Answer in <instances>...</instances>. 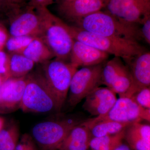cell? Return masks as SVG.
I'll return each instance as SVG.
<instances>
[{"mask_svg": "<svg viewBox=\"0 0 150 150\" xmlns=\"http://www.w3.org/2000/svg\"><path fill=\"white\" fill-rule=\"evenodd\" d=\"M103 64L83 67L73 75L69 89L68 102L74 107L89 93L102 84Z\"/></svg>", "mask_w": 150, "mask_h": 150, "instance_id": "7", "label": "cell"}, {"mask_svg": "<svg viewBox=\"0 0 150 150\" xmlns=\"http://www.w3.org/2000/svg\"><path fill=\"white\" fill-rule=\"evenodd\" d=\"M71 1V0H61V1Z\"/></svg>", "mask_w": 150, "mask_h": 150, "instance_id": "35", "label": "cell"}, {"mask_svg": "<svg viewBox=\"0 0 150 150\" xmlns=\"http://www.w3.org/2000/svg\"><path fill=\"white\" fill-rule=\"evenodd\" d=\"M34 38L30 36H12L7 40L6 46L10 52L21 54Z\"/></svg>", "mask_w": 150, "mask_h": 150, "instance_id": "24", "label": "cell"}, {"mask_svg": "<svg viewBox=\"0 0 150 150\" xmlns=\"http://www.w3.org/2000/svg\"><path fill=\"white\" fill-rule=\"evenodd\" d=\"M21 0H4L5 2L7 3L8 4L10 5H14L15 4H18V3L21 1Z\"/></svg>", "mask_w": 150, "mask_h": 150, "instance_id": "32", "label": "cell"}, {"mask_svg": "<svg viewBox=\"0 0 150 150\" xmlns=\"http://www.w3.org/2000/svg\"><path fill=\"white\" fill-rule=\"evenodd\" d=\"M114 150H132L128 144L123 143Z\"/></svg>", "mask_w": 150, "mask_h": 150, "instance_id": "31", "label": "cell"}, {"mask_svg": "<svg viewBox=\"0 0 150 150\" xmlns=\"http://www.w3.org/2000/svg\"><path fill=\"white\" fill-rule=\"evenodd\" d=\"M124 140L133 150H150V126L141 122L129 124L124 129Z\"/></svg>", "mask_w": 150, "mask_h": 150, "instance_id": "16", "label": "cell"}, {"mask_svg": "<svg viewBox=\"0 0 150 150\" xmlns=\"http://www.w3.org/2000/svg\"><path fill=\"white\" fill-rule=\"evenodd\" d=\"M109 0H71L61 1L60 13L71 21L76 23L91 14L105 8Z\"/></svg>", "mask_w": 150, "mask_h": 150, "instance_id": "11", "label": "cell"}, {"mask_svg": "<svg viewBox=\"0 0 150 150\" xmlns=\"http://www.w3.org/2000/svg\"><path fill=\"white\" fill-rule=\"evenodd\" d=\"M29 10L18 16L12 22L10 33L12 36H30L39 37L41 33V23L37 12Z\"/></svg>", "mask_w": 150, "mask_h": 150, "instance_id": "15", "label": "cell"}, {"mask_svg": "<svg viewBox=\"0 0 150 150\" xmlns=\"http://www.w3.org/2000/svg\"><path fill=\"white\" fill-rule=\"evenodd\" d=\"M85 98L84 110L96 116L107 113L117 99L115 93L107 87L96 88Z\"/></svg>", "mask_w": 150, "mask_h": 150, "instance_id": "13", "label": "cell"}, {"mask_svg": "<svg viewBox=\"0 0 150 150\" xmlns=\"http://www.w3.org/2000/svg\"><path fill=\"white\" fill-rule=\"evenodd\" d=\"M14 150H37L35 142L31 136L25 134L22 136Z\"/></svg>", "mask_w": 150, "mask_h": 150, "instance_id": "26", "label": "cell"}, {"mask_svg": "<svg viewBox=\"0 0 150 150\" xmlns=\"http://www.w3.org/2000/svg\"><path fill=\"white\" fill-rule=\"evenodd\" d=\"M40 18V38L54 54L56 59L67 62L74 40L67 28V24L50 12L46 7L34 8Z\"/></svg>", "mask_w": 150, "mask_h": 150, "instance_id": "2", "label": "cell"}, {"mask_svg": "<svg viewBox=\"0 0 150 150\" xmlns=\"http://www.w3.org/2000/svg\"><path fill=\"white\" fill-rule=\"evenodd\" d=\"M34 63L21 54L13 53L8 57V76L10 78L23 77L34 67Z\"/></svg>", "mask_w": 150, "mask_h": 150, "instance_id": "19", "label": "cell"}, {"mask_svg": "<svg viewBox=\"0 0 150 150\" xmlns=\"http://www.w3.org/2000/svg\"><path fill=\"white\" fill-rule=\"evenodd\" d=\"M19 130L13 124L0 131V150H14L19 140Z\"/></svg>", "mask_w": 150, "mask_h": 150, "instance_id": "22", "label": "cell"}, {"mask_svg": "<svg viewBox=\"0 0 150 150\" xmlns=\"http://www.w3.org/2000/svg\"><path fill=\"white\" fill-rule=\"evenodd\" d=\"M67 28L74 40L86 43L109 55L120 57L126 64L146 51L137 41L97 35L68 24Z\"/></svg>", "mask_w": 150, "mask_h": 150, "instance_id": "3", "label": "cell"}, {"mask_svg": "<svg viewBox=\"0 0 150 150\" xmlns=\"http://www.w3.org/2000/svg\"><path fill=\"white\" fill-rule=\"evenodd\" d=\"M125 64L120 57L114 56L103 64L102 73V84L109 88L113 79Z\"/></svg>", "mask_w": 150, "mask_h": 150, "instance_id": "23", "label": "cell"}, {"mask_svg": "<svg viewBox=\"0 0 150 150\" xmlns=\"http://www.w3.org/2000/svg\"><path fill=\"white\" fill-rule=\"evenodd\" d=\"M136 103L146 109H150V87L143 88L131 97Z\"/></svg>", "mask_w": 150, "mask_h": 150, "instance_id": "25", "label": "cell"}, {"mask_svg": "<svg viewBox=\"0 0 150 150\" xmlns=\"http://www.w3.org/2000/svg\"><path fill=\"white\" fill-rule=\"evenodd\" d=\"M105 8L119 19L139 25L150 17V0H109Z\"/></svg>", "mask_w": 150, "mask_h": 150, "instance_id": "9", "label": "cell"}, {"mask_svg": "<svg viewBox=\"0 0 150 150\" xmlns=\"http://www.w3.org/2000/svg\"><path fill=\"white\" fill-rule=\"evenodd\" d=\"M5 81H6V80L4 77L3 75L0 74V86Z\"/></svg>", "mask_w": 150, "mask_h": 150, "instance_id": "34", "label": "cell"}, {"mask_svg": "<svg viewBox=\"0 0 150 150\" xmlns=\"http://www.w3.org/2000/svg\"><path fill=\"white\" fill-rule=\"evenodd\" d=\"M140 27V35L142 40H144L149 45L150 44V17L143 22Z\"/></svg>", "mask_w": 150, "mask_h": 150, "instance_id": "27", "label": "cell"}, {"mask_svg": "<svg viewBox=\"0 0 150 150\" xmlns=\"http://www.w3.org/2000/svg\"><path fill=\"white\" fill-rule=\"evenodd\" d=\"M93 137L89 129L81 123L71 130L58 150H88Z\"/></svg>", "mask_w": 150, "mask_h": 150, "instance_id": "17", "label": "cell"}, {"mask_svg": "<svg viewBox=\"0 0 150 150\" xmlns=\"http://www.w3.org/2000/svg\"><path fill=\"white\" fill-rule=\"evenodd\" d=\"M44 64L43 75L62 108L69 93L72 78L78 69L70 62L57 59Z\"/></svg>", "mask_w": 150, "mask_h": 150, "instance_id": "6", "label": "cell"}, {"mask_svg": "<svg viewBox=\"0 0 150 150\" xmlns=\"http://www.w3.org/2000/svg\"><path fill=\"white\" fill-rule=\"evenodd\" d=\"M132 78L131 96L143 88L150 87V53L145 51L126 63Z\"/></svg>", "mask_w": 150, "mask_h": 150, "instance_id": "14", "label": "cell"}, {"mask_svg": "<svg viewBox=\"0 0 150 150\" xmlns=\"http://www.w3.org/2000/svg\"><path fill=\"white\" fill-rule=\"evenodd\" d=\"M80 123L70 118L40 122L33 128L31 137L41 150H58L71 130Z\"/></svg>", "mask_w": 150, "mask_h": 150, "instance_id": "5", "label": "cell"}, {"mask_svg": "<svg viewBox=\"0 0 150 150\" xmlns=\"http://www.w3.org/2000/svg\"><path fill=\"white\" fill-rule=\"evenodd\" d=\"M54 0H31L30 7L36 8L39 7H46L53 2Z\"/></svg>", "mask_w": 150, "mask_h": 150, "instance_id": "29", "label": "cell"}, {"mask_svg": "<svg viewBox=\"0 0 150 150\" xmlns=\"http://www.w3.org/2000/svg\"><path fill=\"white\" fill-rule=\"evenodd\" d=\"M4 120L1 117H0V131L4 128Z\"/></svg>", "mask_w": 150, "mask_h": 150, "instance_id": "33", "label": "cell"}, {"mask_svg": "<svg viewBox=\"0 0 150 150\" xmlns=\"http://www.w3.org/2000/svg\"><path fill=\"white\" fill-rule=\"evenodd\" d=\"M4 1V0H0V1Z\"/></svg>", "mask_w": 150, "mask_h": 150, "instance_id": "36", "label": "cell"}, {"mask_svg": "<svg viewBox=\"0 0 150 150\" xmlns=\"http://www.w3.org/2000/svg\"><path fill=\"white\" fill-rule=\"evenodd\" d=\"M7 61L8 57L5 53L0 51V74L3 75L6 80L8 79Z\"/></svg>", "mask_w": 150, "mask_h": 150, "instance_id": "28", "label": "cell"}, {"mask_svg": "<svg viewBox=\"0 0 150 150\" xmlns=\"http://www.w3.org/2000/svg\"><path fill=\"white\" fill-rule=\"evenodd\" d=\"M7 33L2 26H0V49L3 48L4 45L6 44L8 38Z\"/></svg>", "mask_w": 150, "mask_h": 150, "instance_id": "30", "label": "cell"}, {"mask_svg": "<svg viewBox=\"0 0 150 150\" xmlns=\"http://www.w3.org/2000/svg\"><path fill=\"white\" fill-rule=\"evenodd\" d=\"M150 121V109L143 108L131 98L119 97L110 110L104 115L96 116L83 121L91 124L104 121L123 123L141 122Z\"/></svg>", "mask_w": 150, "mask_h": 150, "instance_id": "8", "label": "cell"}, {"mask_svg": "<svg viewBox=\"0 0 150 150\" xmlns=\"http://www.w3.org/2000/svg\"><path fill=\"white\" fill-rule=\"evenodd\" d=\"M132 123H123L111 121H99L91 124H82L89 129L93 137H103L118 134Z\"/></svg>", "mask_w": 150, "mask_h": 150, "instance_id": "20", "label": "cell"}, {"mask_svg": "<svg viewBox=\"0 0 150 150\" xmlns=\"http://www.w3.org/2000/svg\"><path fill=\"white\" fill-rule=\"evenodd\" d=\"M21 54L34 63H44L55 57L52 51L40 37H34Z\"/></svg>", "mask_w": 150, "mask_h": 150, "instance_id": "18", "label": "cell"}, {"mask_svg": "<svg viewBox=\"0 0 150 150\" xmlns=\"http://www.w3.org/2000/svg\"><path fill=\"white\" fill-rule=\"evenodd\" d=\"M109 54L80 41L74 40L70 56V63L78 69L103 64Z\"/></svg>", "mask_w": 150, "mask_h": 150, "instance_id": "12", "label": "cell"}, {"mask_svg": "<svg viewBox=\"0 0 150 150\" xmlns=\"http://www.w3.org/2000/svg\"><path fill=\"white\" fill-rule=\"evenodd\" d=\"M26 76L10 78L0 86V113H11L20 108Z\"/></svg>", "mask_w": 150, "mask_h": 150, "instance_id": "10", "label": "cell"}, {"mask_svg": "<svg viewBox=\"0 0 150 150\" xmlns=\"http://www.w3.org/2000/svg\"><path fill=\"white\" fill-rule=\"evenodd\" d=\"M124 130L118 134L93 137L90 144L91 150H114L123 143Z\"/></svg>", "mask_w": 150, "mask_h": 150, "instance_id": "21", "label": "cell"}, {"mask_svg": "<svg viewBox=\"0 0 150 150\" xmlns=\"http://www.w3.org/2000/svg\"><path fill=\"white\" fill-rule=\"evenodd\" d=\"M20 108L25 112L40 113L59 112L62 109L44 75L38 73L26 76Z\"/></svg>", "mask_w": 150, "mask_h": 150, "instance_id": "4", "label": "cell"}, {"mask_svg": "<svg viewBox=\"0 0 150 150\" xmlns=\"http://www.w3.org/2000/svg\"><path fill=\"white\" fill-rule=\"evenodd\" d=\"M75 23L76 27L97 35L138 42L142 40L139 25L123 21L106 11L91 14Z\"/></svg>", "mask_w": 150, "mask_h": 150, "instance_id": "1", "label": "cell"}]
</instances>
